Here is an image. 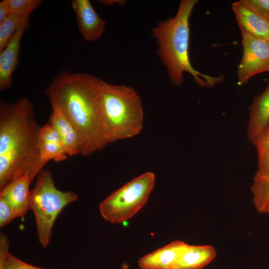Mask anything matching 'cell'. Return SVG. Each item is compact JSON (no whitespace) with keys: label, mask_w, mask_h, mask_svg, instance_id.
I'll use <instances>...</instances> for the list:
<instances>
[{"label":"cell","mask_w":269,"mask_h":269,"mask_svg":"<svg viewBox=\"0 0 269 269\" xmlns=\"http://www.w3.org/2000/svg\"><path fill=\"white\" fill-rule=\"evenodd\" d=\"M101 81L90 74L63 70L45 91L51 107L59 108L77 130L81 140L80 154L83 156L102 150L109 144L101 115Z\"/></svg>","instance_id":"1"},{"label":"cell","mask_w":269,"mask_h":269,"mask_svg":"<svg viewBox=\"0 0 269 269\" xmlns=\"http://www.w3.org/2000/svg\"><path fill=\"white\" fill-rule=\"evenodd\" d=\"M41 127L26 98L0 102V190L14 178L28 174L33 180L42 170L38 137Z\"/></svg>","instance_id":"2"},{"label":"cell","mask_w":269,"mask_h":269,"mask_svg":"<svg viewBox=\"0 0 269 269\" xmlns=\"http://www.w3.org/2000/svg\"><path fill=\"white\" fill-rule=\"evenodd\" d=\"M197 0H181L173 17L157 21L151 29V35L156 40L157 54L166 69L170 82L180 86L184 74H190L201 87H212L221 82L224 77H212L193 68L189 56V18Z\"/></svg>","instance_id":"3"},{"label":"cell","mask_w":269,"mask_h":269,"mask_svg":"<svg viewBox=\"0 0 269 269\" xmlns=\"http://www.w3.org/2000/svg\"><path fill=\"white\" fill-rule=\"evenodd\" d=\"M100 94L103 126L108 144L139 134L143 128L144 112L137 91L130 86L102 80Z\"/></svg>","instance_id":"4"},{"label":"cell","mask_w":269,"mask_h":269,"mask_svg":"<svg viewBox=\"0 0 269 269\" xmlns=\"http://www.w3.org/2000/svg\"><path fill=\"white\" fill-rule=\"evenodd\" d=\"M30 210L36 221L38 240L43 248L47 247L55 220L63 209L78 199L73 191H62L55 185L52 173L42 170L34 187L30 191Z\"/></svg>","instance_id":"5"},{"label":"cell","mask_w":269,"mask_h":269,"mask_svg":"<svg viewBox=\"0 0 269 269\" xmlns=\"http://www.w3.org/2000/svg\"><path fill=\"white\" fill-rule=\"evenodd\" d=\"M155 181V174L149 171L125 184L100 203L99 211L101 216L113 224L130 219L147 202Z\"/></svg>","instance_id":"6"},{"label":"cell","mask_w":269,"mask_h":269,"mask_svg":"<svg viewBox=\"0 0 269 269\" xmlns=\"http://www.w3.org/2000/svg\"><path fill=\"white\" fill-rule=\"evenodd\" d=\"M243 53L237 70L238 82L244 84L254 75L269 71V46L267 40L241 31Z\"/></svg>","instance_id":"7"},{"label":"cell","mask_w":269,"mask_h":269,"mask_svg":"<svg viewBox=\"0 0 269 269\" xmlns=\"http://www.w3.org/2000/svg\"><path fill=\"white\" fill-rule=\"evenodd\" d=\"M71 5L83 38L88 42L98 39L104 32L106 22L96 12L90 1L73 0Z\"/></svg>","instance_id":"8"},{"label":"cell","mask_w":269,"mask_h":269,"mask_svg":"<svg viewBox=\"0 0 269 269\" xmlns=\"http://www.w3.org/2000/svg\"><path fill=\"white\" fill-rule=\"evenodd\" d=\"M32 181L26 174L14 178L0 190V197L7 202L16 218L23 217L30 210L29 186Z\"/></svg>","instance_id":"9"},{"label":"cell","mask_w":269,"mask_h":269,"mask_svg":"<svg viewBox=\"0 0 269 269\" xmlns=\"http://www.w3.org/2000/svg\"><path fill=\"white\" fill-rule=\"evenodd\" d=\"M232 9L241 31L263 40H269V18L244 3L241 0L232 4Z\"/></svg>","instance_id":"10"},{"label":"cell","mask_w":269,"mask_h":269,"mask_svg":"<svg viewBox=\"0 0 269 269\" xmlns=\"http://www.w3.org/2000/svg\"><path fill=\"white\" fill-rule=\"evenodd\" d=\"M30 23L21 26L10 38L5 48L0 52V90L12 86V76L19 61L20 45L23 33Z\"/></svg>","instance_id":"11"},{"label":"cell","mask_w":269,"mask_h":269,"mask_svg":"<svg viewBox=\"0 0 269 269\" xmlns=\"http://www.w3.org/2000/svg\"><path fill=\"white\" fill-rule=\"evenodd\" d=\"M187 244L173 241L144 256L138 262L141 269H173Z\"/></svg>","instance_id":"12"},{"label":"cell","mask_w":269,"mask_h":269,"mask_svg":"<svg viewBox=\"0 0 269 269\" xmlns=\"http://www.w3.org/2000/svg\"><path fill=\"white\" fill-rule=\"evenodd\" d=\"M40 163L42 167L49 161L61 162L68 155L56 131L49 123L41 127L38 137Z\"/></svg>","instance_id":"13"},{"label":"cell","mask_w":269,"mask_h":269,"mask_svg":"<svg viewBox=\"0 0 269 269\" xmlns=\"http://www.w3.org/2000/svg\"><path fill=\"white\" fill-rule=\"evenodd\" d=\"M52 107L49 123L56 131L68 156L80 153L81 140L79 134L68 117L56 107Z\"/></svg>","instance_id":"14"},{"label":"cell","mask_w":269,"mask_h":269,"mask_svg":"<svg viewBox=\"0 0 269 269\" xmlns=\"http://www.w3.org/2000/svg\"><path fill=\"white\" fill-rule=\"evenodd\" d=\"M249 116L248 137L253 143L269 125V84L254 99L249 108Z\"/></svg>","instance_id":"15"},{"label":"cell","mask_w":269,"mask_h":269,"mask_svg":"<svg viewBox=\"0 0 269 269\" xmlns=\"http://www.w3.org/2000/svg\"><path fill=\"white\" fill-rule=\"evenodd\" d=\"M216 251L211 245L187 244L173 269H202L216 257Z\"/></svg>","instance_id":"16"},{"label":"cell","mask_w":269,"mask_h":269,"mask_svg":"<svg viewBox=\"0 0 269 269\" xmlns=\"http://www.w3.org/2000/svg\"><path fill=\"white\" fill-rule=\"evenodd\" d=\"M251 190L257 211L269 214V171L258 170L253 178Z\"/></svg>","instance_id":"17"},{"label":"cell","mask_w":269,"mask_h":269,"mask_svg":"<svg viewBox=\"0 0 269 269\" xmlns=\"http://www.w3.org/2000/svg\"><path fill=\"white\" fill-rule=\"evenodd\" d=\"M29 23V16L10 14L0 24V52L6 46L11 36L23 25Z\"/></svg>","instance_id":"18"},{"label":"cell","mask_w":269,"mask_h":269,"mask_svg":"<svg viewBox=\"0 0 269 269\" xmlns=\"http://www.w3.org/2000/svg\"><path fill=\"white\" fill-rule=\"evenodd\" d=\"M253 144L257 152L258 170L269 171V125Z\"/></svg>","instance_id":"19"},{"label":"cell","mask_w":269,"mask_h":269,"mask_svg":"<svg viewBox=\"0 0 269 269\" xmlns=\"http://www.w3.org/2000/svg\"><path fill=\"white\" fill-rule=\"evenodd\" d=\"M10 14L29 16L42 3L41 0H8Z\"/></svg>","instance_id":"20"},{"label":"cell","mask_w":269,"mask_h":269,"mask_svg":"<svg viewBox=\"0 0 269 269\" xmlns=\"http://www.w3.org/2000/svg\"><path fill=\"white\" fill-rule=\"evenodd\" d=\"M15 218L11 207L3 198L0 197V227H4Z\"/></svg>","instance_id":"21"},{"label":"cell","mask_w":269,"mask_h":269,"mask_svg":"<svg viewBox=\"0 0 269 269\" xmlns=\"http://www.w3.org/2000/svg\"><path fill=\"white\" fill-rule=\"evenodd\" d=\"M4 269H50L36 267L21 261L9 252Z\"/></svg>","instance_id":"22"},{"label":"cell","mask_w":269,"mask_h":269,"mask_svg":"<svg viewBox=\"0 0 269 269\" xmlns=\"http://www.w3.org/2000/svg\"><path fill=\"white\" fill-rule=\"evenodd\" d=\"M258 13L269 18V0H241Z\"/></svg>","instance_id":"23"},{"label":"cell","mask_w":269,"mask_h":269,"mask_svg":"<svg viewBox=\"0 0 269 269\" xmlns=\"http://www.w3.org/2000/svg\"><path fill=\"white\" fill-rule=\"evenodd\" d=\"M10 15L8 0H3L0 2V24Z\"/></svg>","instance_id":"24"},{"label":"cell","mask_w":269,"mask_h":269,"mask_svg":"<svg viewBox=\"0 0 269 269\" xmlns=\"http://www.w3.org/2000/svg\"><path fill=\"white\" fill-rule=\"evenodd\" d=\"M99 1L101 4L105 6H110L115 4H118L122 6L126 2L125 0H101Z\"/></svg>","instance_id":"25"},{"label":"cell","mask_w":269,"mask_h":269,"mask_svg":"<svg viewBox=\"0 0 269 269\" xmlns=\"http://www.w3.org/2000/svg\"><path fill=\"white\" fill-rule=\"evenodd\" d=\"M268 44H269V40L268 41Z\"/></svg>","instance_id":"26"}]
</instances>
